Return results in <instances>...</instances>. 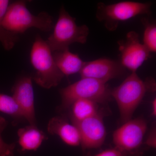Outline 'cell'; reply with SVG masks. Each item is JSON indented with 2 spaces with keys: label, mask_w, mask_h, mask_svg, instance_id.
<instances>
[{
  "label": "cell",
  "mask_w": 156,
  "mask_h": 156,
  "mask_svg": "<svg viewBox=\"0 0 156 156\" xmlns=\"http://www.w3.org/2000/svg\"><path fill=\"white\" fill-rule=\"evenodd\" d=\"M48 129L49 133L58 135L67 145L75 147L80 144V136L77 128L63 117H55L51 119Z\"/></svg>",
  "instance_id": "12"
},
{
  "label": "cell",
  "mask_w": 156,
  "mask_h": 156,
  "mask_svg": "<svg viewBox=\"0 0 156 156\" xmlns=\"http://www.w3.org/2000/svg\"><path fill=\"white\" fill-rule=\"evenodd\" d=\"M98 104L88 99H80L73 102L71 108L72 122H80L94 115L98 112Z\"/></svg>",
  "instance_id": "15"
},
{
  "label": "cell",
  "mask_w": 156,
  "mask_h": 156,
  "mask_svg": "<svg viewBox=\"0 0 156 156\" xmlns=\"http://www.w3.org/2000/svg\"><path fill=\"white\" fill-rule=\"evenodd\" d=\"M94 156H130L119 150L113 148L108 149L101 152Z\"/></svg>",
  "instance_id": "20"
},
{
  "label": "cell",
  "mask_w": 156,
  "mask_h": 156,
  "mask_svg": "<svg viewBox=\"0 0 156 156\" xmlns=\"http://www.w3.org/2000/svg\"><path fill=\"white\" fill-rule=\"evenodd\" d=\"M121 64L131 73H136L144 62L151 57V52L140 41L139 35L131 31L126 39L118 42Z\"/></svg>",
  "instance_id": "8"
},
{
  "label": "cell",
  "mask_w": 156,
  "mask_h": 156,
  "mask_svg": "<svg viewBox=\"0 0 156 156\" xmlns=\"http://www.w3.org/2000/svg\"><path fill=\"white\" fill-rule=\"evenodd\" d=\"M53 58L59 70L63 75L68 76L80 73L85 62L78 54L70 52L69 49L54 52Z\"/></svg>",
  "instance_id": "13"
},
{
  "label": "cell",
  "mask_w": 156,
  "mask_h": 156,
  "mask_svg": "<svg viewBox=\"0 0 156 156\" xmlns=\"http://www.w3.org/2000/svg\"><path fill=\"white\" fill-rule=\"evenodd\" d=\"M146 143L147 145L151 147L156 148V130L154 129H153L151 131L146 141Z\"/></svg>",
  "instance_id": "21"
},
{
  "label": "cell",
  "mask_w": 156,
  "mask_h": 156,
  "mask_svg": "<svg viewBox=\"0 0 156 156\" xmlns=\"http://www.w3.org/2000/svg\"><path fill=\"white\" fill-rule=\"evenodd\" d=\"M7 125V121L0 116V156H13L15 144H8L4 142L2 137V133Z\"/></svg>",
  "instance_id": "19"
},
{
  "label": "cell",
  "mask_w": 156,
  "mask_h": 156,
  "mask_svg": "<svg viewBox=\"0 0 156 156\" xmlns=\"http://www.w3.org/2000/svg\"><path fill=\"white\" fill-rule=\"evenodd\" d=\"M17 134L22 151L37 150L44 140L48 138L43 131L39 130L36 126L31 125L19 129Z\"/></svg>",
  "instance_id": "14"
},
{
  "label": "cell",
  "mask_w": 156,
  "mask_h": 156,
  "mask_svg": "<svg viewBox=\"0 0 156 156\" xmlns=\"http://www.w3.org/2000/svg\"><path fill=\"white\" fill-rule=\"evenodd\" d=\"M30 58L36 71L34 80L38 85L47 89L58 86L64 76L57 67L47 41L40 36L36 37Z\"/></svg>",
  "instance_id": "1"
},
{
  "label": "cell",
  "mask_w": 156,
  "mask_h": 156,
  "mask_svg": "<svg viewBox=\"0 0 156 156\" xmlns=\"http://www.w3.org/2000/svg\"><path fill=\"white\" fill-rule=\"evenodd\" d=\"M89 34L87 26H78L76 19L72 17L62 6L53 33L46 41L52 52L69 49L74 43L85 44Z\"/></svg>",
  "instance_id": "3"
},
{
  "label": "cell",
  "mask_w": 156,
  "mask_h": 156,
  "mask_svg": "<svg viewBox=\"0 0 156 156\" xmlns=\"http://www.w3.org/2000/svg\"><path fill=\"white\" fill-rule=\"evenodd\" d=\"M0 112L15 118H23L22 112L14 98L0 94Z\"/></svg>",
  "instance_id": "17"
},
{
  "label": "cell",
  "mask_w": 156,
  "mask_h": 156,
  "mask_svg": "<svg viewBox=\"0 0 156 156\" xmlns=\"http://www.w3.org/2000/svg\"><path fill=\"white\" fill-rule=\"evenodd\" d=\"M151 2H122L105 5L100 2L97 5L96 17L99 21L104 22L109 30L116 29L120 22L126 21L142 14L151 13Z\"/></svg>",
  "instance_id": "6"
},
{
  "label": "cell",
  "mask_w": 156,
  "mask_h": 156,
  "mask_svg": "<svg viewBox=\"0 0 156 156\" xmlns=\"http://www.w3.org/2000/svg\"><path fill=\"white\" fill-rule=\"evenodd\" d=\"M77 128L83 150L101 147L105 141L106 130L103 117L99 112L80 122H72Z\"/></svg>",
  "instance_id": "9"
},
{
  "label": "cell",
  "mask_w": 156,
  "mask_h": 156,
  "mask_svg": "<svg viewBox=\"0 0 156 156\" xmlns=\"http://www.w3.org/2000/svg\"><path fill=\"white\" fill-rule=\"evenodd\" d=\"M126 68L121 62L107 58L85 62L80 72L81 78H89L107 83L124 74Z\"/></svg>",
  "instance_id": "10"
},
{
  "label": "cell",
  "mask_w": 156,
  "mask_h": 156,
  "mask_svg": "<svg viewBox=\"0 0 156 156\" xmlns=\"http://www.w3.org/2000/svg\"><path fill=\"white\" fill-rule=\"evenodd\" d=\"M152 114L154 117L156 116V99L154 98L152 102Z\"/></svg>",
  "instance_id": "22"
},
{
  "label": "cell",
  "mask_w": 156,
  "mask_h": 156,
  "mask_svg": "<svg viewBox=\"0 0 156 156\" xmlns=\"http://www.w3.org/2000/svg\"><path fill=\"white\" fill-rule=\"evenodd\" d=\"M147 128L145 120L140 118L123 123L113 134L115 147L130 156L136 155L142 145Z\"/></svg>",
  "instance_id": "7"
},
{
  "label": "cell",
  "mask_w": 156,
  "mask_h": 156,
  "mask_svg": "<svg viewBox=\"0 0 156 156\" xmlns=\"http://www.w3.org/2000/svg\"><path fill=\"white\" fill-rule=\"evenodd\" d=\"M149 91L136 73H131L119 86L111 90V96L116 101L120 119L124 123L131 119L146 93Z\"/></svg>",
  "instance_id": "4"
},
{
  "label": "cell",
  "mask_w": 156,
  "mask_h": 156,
  "mask_svg": "<svg viewBox=\"0 0 156 156\" xmlns=\"http://www.w3.org/2000/svg\"><path fill=\"white\" fill-rule=\"evenodd\" d=\"M6 30L16 35L25 32L31 27L43 31H49L53 28L52 17L46 12L34 15L29 11L25 1H19L10 4L3 21Z\"/></svg>",
  "instance_id": "2"
},
{
  "label": "cell",
  "mask_w": 156,
  "mask_h": 156,
  "mask_svg": "<svg viewBox=\"0 0 156 156\" xmlns=\"http://www.w3.org/2000/svg\"><path fill=\"white\" fill-rule=\"evenodd\" d=\"M9 5V1L0 0V42L7 50H11L18 39L17 35L6 30L3 26V20Z\"/></svg>",
  "instance_id": "16"
},
{
  "label": "cell",
  "mask_w": 156,
  "mask_h": 156,
  "mask_svg": "<svg viewBox=\"0 0 156 156\" xmlns=\"http://www.w3.org/2000/svg\"><path fill=\"white\" fill-rule=\"evenodd\" d=\"M142 23L144 26L143 44L151 53L156 51V26L154 23L144 18Z\"/></svg>",
  "instance_id": "18"
},
{
  "label": "cell",
  "mask_w": 156,
  "mask_h": 156,
  "mask_svg": "<svg viewBox=\"0 0 156 156\" xmlns=\"http://www.w3.org/2000/svg\"><path fill=\"white\" fill-rule=\"evenodd\" d=\"M13 97L18 104L23 116L31 126H36L34 98L31 78L20 79L13 88Z\"/></svg>",
  "instance_id": "11"
},
{
  "label": "cell",
  "mask_w": 156,
  "mask_h": 156,
  "mask_svg": "<svg viewBox=\"0 0 156 156\" xmlns=\"http://www.w3.org/2000/svg\"><path fill=\"white\" fill-rule=\"evenodd\" d=\"M59 93L62 110L69 108L78 99H88L98 104H103L106 103L112 98L111 90L106 83L89 78H81L77 82L60 89Z\"/></svg>",
  "instance_id": "5"
}]
</instances>
